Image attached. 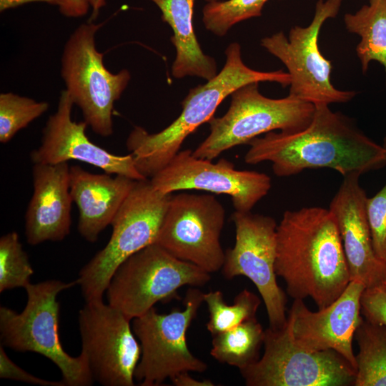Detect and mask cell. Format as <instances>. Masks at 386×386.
Wrapping results in <instances>:
<instances>
[{
    "label": "cell",
    "mask_w": 386,
    "mask_h": 386,
    "mask_svg": "<svg viewBox=\"0 0 386 386\" xmlns=\"http://www.w3.org/2000/svg\"><path fill=\"white\" fill-rule=\"evenodd\" d=\"M49 104L7 92L0 94V142H9L21 129L47 111Z\"/></svg>",
    "instance_id": "obj_27"
},
{
    "label": "cell",
    "mask_w": 386,
    "mask_h": 386,
    "mask_svg": "<svg viewBox=\"0 0 386 386\" xmlns=\"http://www.w3.org/2000/svg\"><path fill=\"white\" fill-rule=\"evenodd\" d=\"M210 279V273L153 243L119 265L106 292L108 303L132 320L158 302L178 299L179 288L202 287Z\"/></svg>",
    "instance_id": "obj_7"
},
{
    "label": "cell",
    "mask_w": 386,
    "mask_h": 386,
    "mask_svg": "<svg viewBox=\"0 0 386 386\" xmlns=\"http://www.w3.org/2000/svg\"><path fill=\"white\" fill-rule=\"evenodd\" d=\"M384 284H385V285H386V282H385L384 283Z\"/></svg>",
    "instance_id": "obj_38"
},
{
    "label": "cell",
    "mask_w": 386,
    "mask_h": 386,
    "mask_svg": "<svg viewBox=\"0 0 386 386\" xmlns=\"http://www.w3.org/2000/svg\"><path fill=\"white\" fill-rule=\"evenodd\" d=\"M275 273L294 300L310 297L318 310L335 301L350 282L332 213L319 207L287 210L277 227Z\"/></svg>",
    "instance_id": "obj_2"
},
{
    "label": "cell",
    "mask_w": 386,
    "mask_h": 386,
    "mask_svg": "<svg viewBox=\"0 0 386 386\" xmlns=\"http://www.w3.org/2000/svg\"><path fill=\"white\" fill-rule=\"evenodd\" d=\"M0 377L41 386H66L63 380H47L25 371L7 356L2 345L0 347Z\"/></svg>",
    "instance_id": "obj_31"
},
{
    "label": "cell",
    "mask_w": 386,
    "mask_h": 386,
    "mask_svg": "<svg viewBox=\"0 0 386 386\" xmlns=\"http://www.w3.org/2000/svg\"><path fill=\"white\" fill-rule=\"evenodd\" d=\"M222 69L207 83L191 89L182 102L180 115L163 130L149 134L134 127L127 139V149L137 170L144 177H152L179 152L184 139L201 124L208 122L222 101L239 87L253 82L271 81L287 86L291 78L282 70L260 71L242 61L241 46L231 43L225 50Z\"/></svg>",
    "instance_id": "obj_3"
},
{
    "label": "cell",
    "mask_w": 386,
    "mask_h": 386,
    "mask_svg": "<svg viewBox=\"0 0 386 386\" xmlns=\"http://www.w3.org/2000/svg\"><path fill=\"white\" fill-rule=\"evenodd\" d=\"M162 12V19L172 29L171 41L176 50L172 66L174 78L197 76L207 81L217 74L216 61L205 54L197 39L193 26L195 0H149Z\"/></svg>",
    "instance_id": "obj_21"
},
{
    "label": "cell",
    "mask_w": 386,
    "mask_h": 386,
    "mask_svg": "<svg viewBox=\"0 0 386 386\" xmlns=\"http://www.w3.org/2000/svg\"><path fill=\"white\" fill-rule=\"evenodd\" d=\"M382 147L385 149V155H386V136L383 139V143H382Z\"/></svg>",
    "instance_id": "obj_36"
},
{
    "label": "cell",
    "mask_w": 386,
    "mask_h": 386,
    "mask_svg": "<svg viewBox=\"0 0 386 386\" xmlns=\"http://www.w3.org/2000/svg\"><path fill=\"white\" fill-rule=\"evenodd\" d=\"M176 386H214L210 380H198L189 375V372H183L170 379Z\"/></svg>",
    "instance_id": "obj_33"
},
{
    "label": "cell",
    "mask_w": 386,
    "mask_h": 386,
    "mask_svg": "<svg viewBox=\"0 0 386 386\" xmlns=\"http://www.w3.org/2000/svg\"><path fill=\"white\" fill-rule=\"evenodd\" d=\"M269 0H226L207 2L202 9V21L212 34L224 36L236 24L262 15Z\"/></svg>",
    "instance_id": "obj_26"
},
{
    "label": "cell",
    "mask_w": 386,
    "mask_h": 386,
    "mask_svg": "<svg viewBox=\"0 0 386 386\" xmlns=\"http://www.w3.org/2000/svg\"><path fill=\"white\" fill-rule=\"evenodd\" d=\"M68 162L34 164L33 194L25 214V236L30 245L63 240L70 232L73 202Z\"/></svg>",
    "instance_id": "obj_19"
},
{
    "label": "cell",
    "mask_w": 386,
    "mask_h": 386,
    "mask_svg": "<svg viewBox=\"0 0 386 386\" xmlns=\"http://www.w3.org/2000/svg\"><path fill=\"white\" fill-rule=\"evenodd\" d=\"M366 212L374 250L386 262V183L373 197H367Z\"/></svg>",
    "instance_id": "obj_29"
},
{
    "label": "cell",
    "mask_w": 386,
    "mask_h": 386,
    "mask_svg": "<svg viewBox=\"0 0 386 386\" xmlns=\"http://www.w3.org/2000/svg\"><path fill=\"white\" fill-rule=\"evenodd\" d=\"M365 289L362 283L350 281L335 301L317 312L310 310L304 300H294L287 320L295 344L310 351L335 350L357 370L352 341L363 319L360 300Z\"/></svg>",
    "instance_id": "obj_16"
},
{
    "label": "cell",
    "mask_w": 386,
    "mask_h": 386,
    "mask_svg": "<svg viewBox=\"0 0 386 386\" xmlns=\"http://www.w3.org/2000/svg\"><path fill=\"white\" fill-rule=\"evenodd\" d=\"M244 162L268 161L277 177H290L307 169L330 168L343 177L378 169L386 164L382 145L365 134L352 119L329 105H315L310 124L296 132L266 133L247 143Z\"/></svg>",
    "instance_id": "obj_1"
},
{
    "label": "cell",
    "mask_w": 386,
    "mask_h": 386,
    "mask_svg": "<svg viewBox=\"0 0 386 386\" xmlns=\"http://www.w3.org/2000/svg\"><path fill=\"white\" fill-rule=\"evenodd\" d=\"M265 330L257 318L212 335L210 355L217 361L244 369L257 362Z\"/></svg>",
    "instance_id": "obj_23"
},
{
    "label": "cell",
    "mask_w": 386,
    "mask_h": 386,
    "mask_svg": "<svg viewBox=\"0 0 386 386\" xmlns=\"http://www.w3.org/2000/svg\"><path fill=\"white\" fill-rule=\"evenodd\" d=\"M171 194L155 189L148 179L137 181L111 224L109 242L79 272L78 284L86 302L102 299L119 265L155 243Z\"/></svg>",
    "instance_id": "obj_6"
},
{
    "label": "cell",
    "mask_w": 386,
    "mask_h": 386,
    "mask_svg": "<svg viewBox=\"0 0 386 386\" xmlns=\"http://www.w3.org/2000/svg\"><path fill=\"white\" fill-rule=\"evenodd\" d=\"M225 211L214 195L171 194L155 243L174 257L212 273L225 257L220 235Z\"/></svg>",
    "instance_id": "obj_12"
},
{
    "label": "cell",
    "mask_w": 386,
    "mask_h": 386,
    "mask_svg": "<svg viewBox=\"0 0 386 386\" xmlns=\"http://www.w3.org/2000/svg\"><path fill=\"white\" fill-rule=\"evenodd\" d=\"M31 2H45L57 6L59 4V0H0V11L2 12Z\"/></svg>",
    "instance_id": "obj_34"
},
{
    "label": "cell",
    "mask_w": 386,
    "mask_h": 386,
    "mask_svg": "<svg viewBox=\"0 0 386 386\" xmlns=\"http://www.w3.org/2000/svg\"><path fill=\"white\" fill-rule=\"evenodd\" d=\"M103 24L89 21L74 30L64 48L61 75L84 121L96 134L107 137L113 134L114 102L126 89L131 75L127 69L113 74L105 67L104 55L95 43V35Z\"/></svg>",
    "instance_id": "obj_8"
},
{
    "label": "cell",
    "mask_w": 386,
    "mask_h": 386,
    "mask_svg": "<svg viewBox=\"0 0 386 386\" xmlns=\"http://www.w3.org/2000/svg\"><path fill=\"white\" fill-rule=\"evenodd\" d=\"M204 302L209 311L206 326L212 335L257 318V312L261 304L260 299L247 289L242 290L231 305L224 302L223 293L219 290L204 293Z\"/></svg>",
    "instance_id": "obj_25"
},
{
    "label": "cell",
    "mask_w": 386,
    "mask_h": 386,
    "mask_svg": "<svg viewBox=\"0 0 386 386\" xmlns=\"http://www.w3.org/2000/svg\"><path fill=\"white\" fill-rule=\"evenodd\" d=\"M90 6L92 8V14L90 21L95 19L99 10L106 5V0H88Z\"/></svg>",
    "instance_id": "obj_35"
},
{
    "label": "cell",
    "mask_w": 386,
    "mask_h": 386,
    "mask_svg": "<svg viewBox=\"0 0 386 386\" xmlns=\"http://www.w3.org/2000/svg\"><path fill=\"white\" fill-rule=\"evenodd\" d=\"M344 22L349 32L360 36L356 53L362 72L375 61L384 67L386 75V0H370L355 13H347Z\"/></svg>",
    "instance_id": "obj_22"
},
{
    "label": "cell",
    "mask_w": 386,
    "mask_h": 386,
    "mask_svg": "<svg viewBox=\"0 0 386 386\" xmlns=\"http://www.w3.org/2000/svg\"><path fill=\"white\" fill-rule=\"evenodd\" d=\"M354 338L359 348L355 386H386V327L363 317Z\"/></svg>",
    "instance_id": "obj_24"
},
{
    "label": "cell",
    "mask_w": 386,
    "mask_h": 386,
    "mask_svg": "<svg viewBox=\"0 0 386 386\" xmlns=\"http://www.w3.org/2000/svg\"><path fill=\"white\" fill-rule=\"evenodd\" d=\"M74 102L68 91H61L56 112L49 116L42 130L40 146L30 153L33 164H58L77 160L135 180L144 177L137 170L134 157L112 154L91 142L86 134L87 124L72 120Z\"/></svg>",
    "instance_id": "obj_17"
},
{
    "label": "cell",
    "mask_w": 386,
    "mask_h": 386,
    "mask_svg": "<svg viewBox=\"0 0 386 386\" xmlns=\"http://www.w3.org/2000/svg\"><path fill=\"white\" fill-rule=\"evenodd\" d=\"M342 1L318 0L307 26L292 27L288 38L279 31L261 40V45L287 69L291 78L289 94L315 106L348 102L356 95L355 91L340 90L333 86L332 63L318 46L322 24L337 15Z\"/></svg>",
    "instance_id": "obj_11"
},
{
    "label": "cell",
    "mask_w": 386,
    "mask_h": 386,
    "mask_svg": "<svg viewBox=\"0 0 386 386\" xmlns=\"http://www.w3.org/2000/svg\"><path fill=\"white\" fill-rule=\"evenodd\" d=\"M227 112L212 117L207 137L192 152L197 158L212 160L223 152L247 144L274 130L296 132L312 122L315 106L290 94L282 99L264 96L259 82L244 85L231 94Z\"/></svg>",
    "instance_id": "obj_5"
},
{
    "label": "cell",
    "mask_w": 386,
    "mask_h": 386,
    "mask_svg": "<svg viewBox=\"0 0 386 386\" xmlns=\"http://www.w3.org/2000/svg\"><path fill=\"white\" fill-rule=\"evenodd\" d=\"M359 173L343 177L329 210L334 215L347 260L350 281L365 288L386 282V262L376 255L366 212L367 194Z\"/></svg>",
    "instance_id": "obj_18"
},
{
    "label": "cell",
    "mask_w": 386,
    "mask_h": 386,
    "mask_svg": "<svg viewBox=\"0 0 386 386\" xmlns=\"http://www.w3.org/2000/svg\"><path fill=\"white\" fill-rule=\"evenodd\" d=\"M130 321L103 299L86 302L79 311L81 354L94 380L102 385H134L142 350Z\"/></svg>",
    "instance_id": "obj_14"
},
{
    "label": "cell",
    "mask_w": 386,
    "mask_h": 386,
    "mask_svg": "<svg viewBox=\"0 0 386 386\" xmlns=\"http://www.w3.org/2000/svg\"><path fill=\"white\" fill-rule=\"evenodd\" d=\"M122 174H92L78 165L70 167V193L79 209L78 231L89 242L111 225L137 183Z\"/></svg>",
    "instance_id": "obj_20"
},
{
    "label": "cell",
    "mask_w": 386,
    "mask_h": 386,
    "mask_svg": "<svg viewBox=\"0 0 386 386\" xmlns=\"http://www.w3.org/2000/svg\"><path fill=\"white\" fill-rule=\"evenodd\" d=\"M34 270L16 232L0 238V292L24 287Z\"/></svg>",
    "instance_id": "obj_28"
},
{
    "label": "cell",
    "mask_w": 386,
    "mask_h": 386,
    "mask_svg": "<svg viewBox=\"0 0 386 386\" xmlns=\"http://www.w3.org/2000/svg\"><path fill=\"white\" fill-rule=\"evenodd\" d=\"M264 353L239 370L247 386L355 385L357 370L332 350L310 351L293 340L291 325L265 330Z\"/></svg>",
    "instance_id": "obj_10"
},
{
    "label": "cell",
    "mask_w": 386,
    "mask_h": 386,
    "mask_svg": "<svg viewBox=\"0 0 386 386\" xmlns=\"http://www.w3.org/2000/svg\"><path fill=\"white\" fill-rule=\"evenodd\" d=\"M207 2H212V1H222V0H204Z\"/></svg>",
    "instance_id": "obj_37"
},
{
    "label": "cell",
    "mask_w": 386,
    "mask_h": 386,
    "mask_svg": "<svg viewBox=\"0 0 386 386\" xmlns=\"http://www.w3.org/2000/svg\"><path fill=\"white\" fill-rule=\"evenodd\" d=\"M235 244L225 252L222 274L230 279L238 276L249 279L264 303L269 327L278 329L287 320V299L278 285L275 273L277 227L274 218L250 212L235 211Z\"/></svg>",
    "instance_id": "obj_13"
},
{
    "label": "cell",
    "mask_w": 386,
    "mask_h": 386,
    "mask_svg": "<svg viewBox=\"0 0 386 386\" xmlns=\"http://www.w3.org/2000/svg\"><path fill=\"white\" fill-rule=\"evenodd\" d=\"M59 9L66 17H80L86 14L90 4L88 0H59Z\"/></svg>",
    "instance_id": "obj_32"
},
{
    "label": "cell",
    "mask_w": 386,
    "mask_h": 386,
    "mask_svg": "<svg viewBox=\"0 0 386 386\" xmlns=\"http://www.w3.org/2000/svg\"><path fill=\"white\" fill-rule=\"evenodd\" d=\"M361 313L367 320L386 327V285L365 288L361 300Z\"/></svg>",
    "instance_id": "obj_30"
},
{
    "label": "cell",
    "mask_w": 386,
    "mask_h": 386,
    "mask_svg": "<svg viewBox=\"0 0 386 386\" xmlns=\"http://www.w3.org/2000/svg\"><path fill=\"white\" fill-rule=\"evenodd\" d=\"M197 158L189 149L179 151L150 179L153 187L164 194L183 190H202L227 194L237 212H250L271 188L264 173L237 170L222 158L217 162Z\"/></svg>",
    "instance_id": "obj_15"
},
{
    "label": "cell",
    "mask_w": 386,
    "mask_h": 386,
    "mask_svg": "<svg viewBox=\"0 0 386 386\" xmlns=\"http://www.w3.org/2000/svg\"><path fill=\"white\" fill-rule=\"evenodd\" d=\"M78 284L50 279L25 287L27 301L20 313L0 307L2 345L19 352H34L52 361L60 370L66 386L91 385L94 379L85 357H71L59 336V304L57 295Z\"/></svg>",
    "instance_id": "obj_4"
},
{
    "label": "cell",
    "mask_w": 386,
    "mask_h": 386,
    "mask_svg": "<svg viewBox=\"0 0 386 386\" xmlns=\"http://www.w3.org/2000/svg\"><path fill=\"white\" fill-rule=\"evenodd\" d=\"M204 302L196 287L187 290L182 310L160 314L153 307L133 319L132 330L139 341L141 357L134 379L142 386L160 385L183 372H204L207 365L194 356L187 342V332Z\"/></svg>",
    "instance_id": "obj_9"
}]
</instances>
